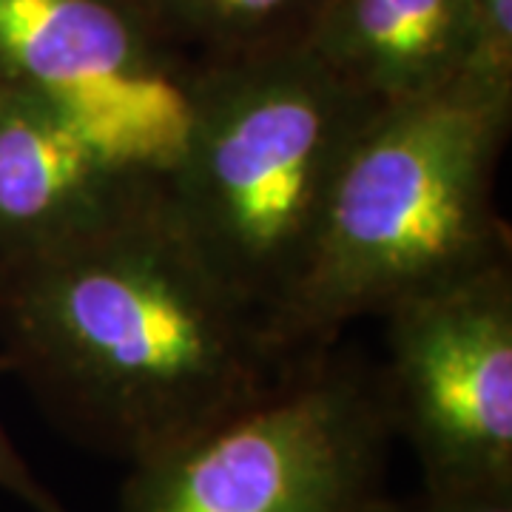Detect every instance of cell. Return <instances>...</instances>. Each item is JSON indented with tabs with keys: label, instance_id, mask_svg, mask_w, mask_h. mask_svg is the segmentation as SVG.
<instances>
[{
	"label": "cell",
	"instance_id": "cell-1",
	"mask_svg": "<svg viewBox=\"0 0 512 512\" xmlns=\"http://www.w3.org/2000/svg\"><path fill=\"white\" fill-rule=\"evenodd\" d=\"M0 342L66 436L128 467L254 402L308 359L202 262L160 185L89 237L0 262Z\"/></svg>",
	"mask_w": 512,
	"mask_h": 512
},
{
	"label": "cell",
	"instance_id": "cell-2",
	"mask_svg": "<svg viewBox=\"0 0 512 512\" xmlns=\"http://www.w3.org/2000/svg\"><path fill=\"white\" fill-rule=\"evenodd\" d=\"M379 103L308 46L200 63L157 168L188 245L271 328L311 265L330 197Z\"/></svg>",
	"mask_w": 512,
	"mask_h": 512
},
{
	"label": "cell",
	"instance_id": "cell-3",
	"mask_svg": "<svg viewBox=\"0 0 512 512\" xmlns=\"http://www.w3.org/2000/svg\"><path fill=\"white\" fill-rule=\"evenodd\" d=\"M510 123L512 97L467 77L379 106L336 180L276 339L311 356L362 316L510 262V228L495 208Z\"/></svg>",
	"mask_w": 512,
	"mask_h": 512
},
{
	"label": "cell",
	"instance_id": "cell-4",
	"mask_svg": "<svg viewBox=\"0 0 512 512\" xmlns=\"http://www.w3.org/2000/svg\"><path fill=\"white\" fill-rule=\"evenodd\" d=\"M382 379L336 345L157 456L131 464L117 512H396Z\"/></svg>",
	"mask_w": 512,
	"mask_h": 512
},
{
	"label": "cell",
	"instance_id": "cell-5",
	"mask_svg": "<svg viewBox=\"0 0 512 512\" xmlns=\"http://www.w3.org/2000/svg\"><path fill=\"white\" fill-rule=\"evenodd\" d=\"M393 433L421 481L512 478V268L413 293L382 316Z\"/></svg>",
	"mask_w": 512,
	"mask_h": 512
},
{
	"label": "cell",
	"instance_id": "cell-6",
	"mask_svg": "<svg viewBox=\"0 0 512 512\" xmlns=\"http://www.w3.org/2000/svg\"><path fill=\"white\" fill-rule=\"evenodd\" d=\"M191 72L140 0H0V89L52 97L154 168L177 140Z\"/></svg>",
	"mask_w": 512,
	"mask_h": 512
},
{
	"label": "cell",
	"instance_id": "cell-7",
	"mask_svg": "<svg viewBox=\"0 0 512 512\" xmlns=\"http://www.w3.org/2000/svg\"><path fill=\"white\" fill-rule=\"evenodd\" d=\"M157 168L52 97L0 89V262L46 254L157 194Z\"/></svg>",
	"mask_w": 512,
	"mask_h": 512
},
{
	"label": "cell",
	"instance_id": "cell-8",
	"mask_svg": "<svg viewBox=\"0 0 512 512\" xmlns=\"http://www.w3.org/2000/svg\"><path fill=\"white\" fill-rule=\"evenodd\" d=\"M305 46L379 106L427 97L473 69V0H325Z\"/></svg>",
	"mask_w": 512,
	"mask_h": 512
},
{
	"label": "cell",
	"instance_id": "cell-9",
	"mask_svg": "<svg viewBox=\"0 0 512 512\" xmlns=\"http://www.w3.org/2000/svg\"><path fill=\"white\" fill-rule=\"evenodd\" d=\"M191 66L305 46L325 0H140Z\"/></svg>",
	"mask_w": 512,
	"mask_h": 512
},
{
	"label": "cell",
	"instance_id": "cell-10",
	"mask_svg": "<svg viewBox=\"0 0 512 512\" xmlns=\"http://www.w3.org/2000/svg\"><path fill=\"white\" fill-rule=\"evenodd\" d=\"M473 18L478 46L467 80L512 97V0H473Z\"/></svg>",
	"mask_w": 512,
	"mask_h": 512
},
{
	"label": "cell",
	"instance_id": "cell-11",
	"mask_svg": "<svg viewBox=\"0 0 512 512\" xmlns=\"http://www.w3.org/2000/svg\"><path fill=\"white\" fill-rule=\"evenodd\" d=\"M396 512H512V478L421 481L416 501Z\"/></svg>",
	"mask_w": 512,
	"mask_h": 512
},
{
	"label": "cell",
	"instance_id": "cell-12",
	"mask_svg": "<svg viewBox=\"0 0 512 512\" xmlns=\"http://www.w3.org/2000/svg\"><path fill=\"white\" fill-rule=\"evenodd\" d=\"M0 373H12L9 359L3 353H0ZM0 490L32 512H69L57 501V495L32 473L29 461L20 456L15 441L9 439L3 421H0Z\"/></svg>",
	"mask_w": 512,
	"mask_h": 512
}]
</instances>
